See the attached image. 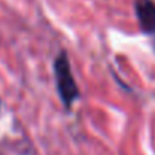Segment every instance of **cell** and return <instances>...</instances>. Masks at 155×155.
I'll return each mask as SVG.
<instances>
[{
	"mask_svg": "<svg viewBox=\"0 0 155 155\" xmlns=\"http://www.w3.org/2000/svg\"><path fill=\"white\" fill-rule=\"evenodd\" d=\"M55 79L61 101L65 107H71V104L79 96V90H78V85L74 82L65 52H61L55 59Z\"/></svg>",
	"mask_w": 155,
	"mask_h": 155,
	"instance_id": "1",
	"label": "cell"
},
{
	"mask_svg": "<svg viewBox=\"0 0 155 155\" xmlns=\"http://www.w3.org/2000/svg\"><path fill=\"white\" fill-rule=\"evenodd\" d=\"M134 9L140 29L152 38V46L155 50V3L152 0H135Z\"/></svg>",
	"mask_w": 155,
	"mask_h": 155,
	"instance_id": "2",
	"label": "cell"
}]
</instances>
